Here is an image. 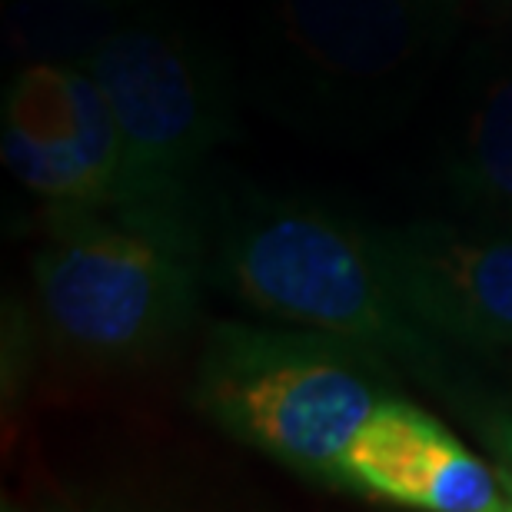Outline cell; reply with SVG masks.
<instances>
[{
    "label": "cell",
    "instance_id": "6da1fadb",
    "mask_svg": "<svg viewBox=\"0 0 512 512\" xmlns=\"http://www.w3.org/2000/svg\"><path fill=\"white\" fill-rule=\"evenodd\" d=\"M207 280L270 320L376 346L449 406L483 386L399 300L376 227L303 193L220 183L203 197Z\"/></svg>",
    "mask_w": 512,
    "mask_h": 512
},
{
    "label": "cell",
    "instance_id": "52a82bcc",
    "mask_svg": "<svg viewBox=\"0 0 512 512\" xmlns=\"http://www.w3.org/2000/svg\"><path fill=\"white\" fill-rule=\"evenodd\" d=\"M399 300L429 333L473 353L512 350V230L446 220L376 227Z\"/></svg>",
    "mask_w": 512,
    "mask_h": 512
},
{
    "label": "cell",
    "instance_id": "ba28073f",
    "mask_svg": "<svg viewBox=\"0 0 512 512\" xmlns=\"http://www.w3.org/2000/svg\"><path fill=\"white\" fill-rule=\"evenodd\" d=\"M340 489L429 512H509L499 466L466 449L443 419L389 396L343 456Z\"/></svg>",
    "mask_w": 512,
    "mask_h": 512
},
{
    "label": "cell",
    "instance_id": "7c38bea8",
    "mask_svg": "<svg viewBox=\"0 0 512 512\" xmlns=\"http://www.w3.org/2000/svg\"><path fill=\"white\" fill-rule=\"evenodd\" d=\"M486 24L499 34H512V0H473Z\"/></svg>",
    "mask_w": 512,
    "mask_h": 512
},
{
    "label": "cell",
    "instance_id": "4fadbf2b",
    "mask_svg": "<svg viewBox=\"0 0 512 512\" xmlns=\"http://www.w3.org/2000/svg\"><path fill=\"white\" fill-rule=\"evenodd\" d=\"M419 4H426L429 10H436V14H443L449 20H456V24H459V14H463V0H419Z\"/></svg>",
    "mask_w": 512,
    "mask_h": 512
},
{
    "label": "cell",
    "instance_id": "5b68a950",
    "mask_svg": "<svg viewBox=\"0 0 512 512\" xmlns=\"http://www.w3.org/2000/svg\"><path fill=\"white\" fill-rule=\"evenodd\" d=\"M114 107L124 177L110 200L197 190L200 163L237 137L240 77L190 27L137 10L90 60Z\"/></svg>",
    "mask_w": 512,
    "mask_h": 512
},
{
    "label": "cell",
    "instance_id": "7a4b0ae2",
    "mask_svg": "<svg viewBox=\"0 0 512 512\" xmlns=\"http://www.w3.org/2000/svg\"><path fill=\"white\" fill-rule=\"evenodd\" d=\"M34 256L44 333L94 370L157 360L193 330L207 276L200 190L173 197L50 203Z\"/></svg>",
    "mask_w": 512,
    "mask_h": 512
},
{
    "label": "cell",
    "instance_id": "9c48e42d",
    "mask_svg": "<svg viewBox=\"0 0 512 512\" xmlns=\"http://www.w3.org/2000/svg\"><path fill=\"white\" fill-rule=\"evenodd\" d=\"M436 160L459 210L512 230V34L469 50Z\"/></svg>",
    "mask_w": 512,
    "mask_h": 512
},
{
    "label": "cell",
    "instance_id": "3957f363",
    "mask_svg": "<svg viewBox=\"0 0 512 512\" xmlns=\"http://www.w3.org/2000/svg\"><path fill=\"white\" fill-rule=\"evenodd\" d=\"M456 27L419 0H253L240 87L280 127L360 147L406 124Z\"/></svg>",
    "mask_w": 512,
    "mask_h": 512
},
{
    "label": "cell",
    "instance_id": "8992f818",
    "mask_svg": "<svg viewBox=\"0 0 512 512\" xmlns=\"http://www.w3.org/2000/svg\"><path fill=\"white\" fill-rule=\"evenodd\" d=\"M0 147L20 187L50 203L110 200L124 177L114 107L90 67H20L4 90Z\"/></svg>",
    "mask_w": 512,
    "mask_h": 512
},
{
    "label": "cell",
    "instance_id": "277c9868",
    "mask_svg": "<svg viewBox=\"0 0 512 512\" xmlns=\"http://www.w3.org/2000/svg\"><path fill=\"white\" fill-rule=\"evenodd\" d=\"M399 396L389 356L326 330L213 323L187 403L233 443L340 489L343 456L376 406Z\"/></svg>",
    "mask_w": 512,
    "mask_h": 512
},
{
    "label": "cell",
    "instance_id": "8fae6325",
    "mask_svg": "<svg viewBox=\"0 0 512 512\" xmlns=\"http://www.w3.org/2000/svg\"><path fill=\"white\" fill-rule=\"evenodd\" d=\"M469 426L476 429L479 439L493 449L499 476H503L509 512H512V396H496L486 386H479L476 393H469L463 403L453 406Z\"/></svg>",
    "mask_w": 512,
    "mask_h": 512
},
{
    "label": "cell",
    "instance_id": "30bf717a",
    "mask_svg": "<svg viewBox=\"0 0 512 512\" xmlns=\"http://www.w3.org/2000/svg\"><path fill=\"white\" fill-rule=\"evenodd\" d=\"M130 20L110 0H10L4 10V54L10 64L87 67Z\"/></svg>",
    "mask_w": 512,
    "mask_h": 512
},
{
    "label": "cell",
    "instance_id": "5bb4252c",
    "mask_svg": "<svg viewBox=\"0 0 512 512\" xmlns=\"http://www.w3.org/2000/svg\"><path fill=\"white\" fill-rule=\"evenodd\" d=\"M110 4L130 10V14H137V10H147V4H153V0H110Z\"/></svg>",
    "mask_w": 512,
    "mask_h": 512
}]
</instances>
